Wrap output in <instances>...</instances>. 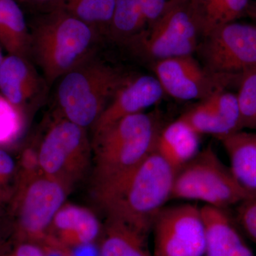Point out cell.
<instances>
[{
  "label": "cell",
  "instance_id": "cell-1",
  "mask_svg": "<svg viewBox=\"0 0 256 256\" xmlns=\"http://www.w3.org/2000/svg\"><path fill=\"white\" fill-rule=\"evenodd\" d=\"M162 128L158 114L142 112L94 134L90 194L99 210L156 150Z\"/></svg>",
  "mask_w": 256,
  "mask_h": 256
},
{
  "label": "cell",
  "instance_id": "cell-2",
  "mask_svg": "<svg viewBox=\"0 0 256 256\" xmlns=\"http://www.w3.org/2000/svg\"><path fill=\"white\" fill-rule=\"evenodd\" d=\"M30 32V58L48 86L96 53L102 40L95 30L63 10L40 14Z\"/></svg>",
  "mask_w": 256,
  "mask_h": 256
},
{
  "label": "cell",
  "instance_id": "cell-3",
  "mask_svg": "<svg viewBox=\"0 0 256 256\" xmlns=\"http://www.w3.org/2000/svg\"><path fill=\"white\" fill-rule=\"evenodd\" d=\"M175 174L176 170L154 150L100 210L106 218L150 235L158 215L172 200Z\"/></svg>",
  "mask_w": 256,
  "mask_h": 256
},
{
  "label": "cell",
  "instance_id": "cell-4",
  "mask_svg": "<svg viewBox=\"0 0 256 256\" xmlns=\"http://www.w3.org/2000/svg\"><path fill=\"white\" fill-rule=\"evenodd\" d=\"M130 74L95 54L58 80L56 100L62 118L94 127Z\"/></svg>",
  "mask_w": 256,
  "mask_h": 256
},
{
  "label": "cell",
  "instance_id": "cell-5",
  "mask_svg": "<svg viewBox=\"0 0 256 256\" xmlns=\"http://www.w3.org/2000/svg\"><path fill=\"white\" fill-rule=\"evenodd\" d=\"M250 198L212 146L176 172L172 200L201 202L228 210Z\"/></svg>",
  "mask_w": 256,
  "mask_h": 256
},
{
  "label": "cell",
  "instance_id": "cell-6",
  "mask_svg": "<svg viewBox=\"0 0 256 256\" xmlns=\"http://www.w3.org/2000/svg\"><path fill=\"white\" fill-rule=\"evenodd\" d=\"M69 193L63 184L44 174L16 185L9 208L14 242L41 245Z\"/></svg>",
  "mask_w": 256,
  "mask_h": 256
},
{
  "label": "cell",
  "instance_id": "cell-7",
  "mask_svg": "<svg viewBox=\"0 0 256 256\" xmlns=\"http://www.w3.org/2000/svg\"><path fill=\"white\" fill-rule=\"evenodd\" d=\"M201 38L188 0H169L160 18L127 45L136 54L153 63L194 55Z\"/></svg>",
  "mask_w": 256,
  "mask_h": 256
},
{
  "label": "cell",
  "instance_id": "cell-8",
  "mask_svg": "<svg viewBox=\"0 0 256 256\" xmlns=\"http://www.w3.org/2000/svg\"><path fill=\"white\" fill-rule=\"evenodd\" d=\"M38 154L42 173L72 192L92 168V143L87 129L62 118L45 134Z\"/></svg>",
  "mask_w": 256,
  "mask_h": 256
},
{
  "label": "cell",
  "instance_id": "cell-9",
  "mask_svg": "<svg viewBox=\"0 0 256 256\" xmlns=\"http://www.w3.org/2000/svg\"><path fill=\"white\" fill-rule=\"evenodd\" d=\"M205 68L220 75H242L256 68V24L234 22L216 28L198 44Z\"/></svg>",
  "mask_w": 256,
  "mask_h": 256
},
{
  "label": "cell",
  "instance_id": "cell-10",
  "mask_svg": "<svg viewBox=\"0 0 256 256\" xmlns=\"http://www.w3.org/2000/svg\"><path fill=\"white\" fill-rule=\"evenodd\" d=\"M152 256H204L206 228L202 207L166 206L152 226Z\"/></svg>",
  "mask_w": 256,
  "mask_h": 256
},
{
  "label": "cell",
  "instance_id": "cell-11",
  "mask_svg": "<svg viewBox=\"0 0 256 256\" xmlns=\"http://www.w3.org/2000/svg\"><path fill=\"white\" fill-rule=\"evenodd\" d=\"M153 70L165 94L181 100L201 101L232 85L238 86L242 76L212 73L194 55L158 60Z\"/></svg>",
  "mask_w": 256,
  "mask_h": 256
},
{
  "label": "cell",
  "instance_id": "cell-12",
  "mask_svg": "<svg viewBox=\"0 0 256 256\" xmlns=\"http://www.w3.org/2000/svg\"><path fill=\"white\" fill-rule=\"evenodd\" d=\"M198 134L223 138L242 130L236 94L222 89L182 114Z\"/></svg>",
  "mask_w": 256,
  "mask_h": 256
},
{
  "label": "cell",
  "instance_id": "cell-13",
  "mask_svg": "<svg viewBox=\"0 0 256 256\" xmlns=\"http://www.w3.org/2000/svg\"><path fill=\"white\" fill-rule=\"evenodd\" d=\"M164 94L154 76H130L92 128V133L100 132L127 116L144 112Z\"/></svg>",
  "mask_w": 256,
  "mask_h": 256
},
{
  "label": "cell",
  "instance_id": "cell-14",
  "mask_svg": "<svg viewBox=\"0 0 256 256\" xmlns=\"http://www.w3.org/2000/svg\"><path fill=\"white\" fill-rule=\"evenodd\" d=\"M48 84L30 60L8 55L0 66V94L26 112L30 106L40 104Z\"/></svg>",
  "mask_w": 256,
  "mask_h": 256
},
{
  "label": "cell",
  "instance_id": "cell-15",
  "mask_svg": "<svg viewBox=\"0 0 256 256\" xmlns=\"http://www.w3.org/2000/svg\"><path fill=\"white\" fill-rule=\"evenodd\" d=\"M102 225L92 210L66 202L52 220L47 238L65 248L94 244L98 242Z\"/></svg>",
  "mask_w": 256,
  "mask_h": 256
},
{
  "label": "cell",
  "instance_id": "cell-16",
  "mask_svg": "<svg viewBox=\"0 0 256 256\" xmlns=\"http://www.w3.org/2000/svg\"><path fill=\"white\" fill-rule=\"evenodd\" d=\"M206 228L204 256H256L228 210L202 206Z\"/></svg>",
  "mask_w": 256,
  "mask_h": 256
},
{
  "label": "cell",
  "instance_id": "cell-17",
  "mask_svg": "<svg viewBox=\"0 0 256 256\" xmlns=\"http://www.w3.org/2000/svg\"><path fill=\"white\" fill-rule=\"evenodd\" d=\"M201 134L180 116L162 128L156 150L176 172L201 150Z\"/></svg>",
  "mask_w": 256,
  "mask_h": 256
},
{
  "label": "cell",
  "instance_id": "cell-18",
  "mask_svg": "<svg viewBox=\"0 0 256 256\" xmlns=\"http://www.w3.org/2000/svg\"><path fill=\"white\" fill-rule=\"evenodd\" d=\"M220 141L236 180L250 197L256 196V131H238Z\"/></svg>",
  "mask_w": 256,
  "mask_h": 256
},
{
  "label": "cell",
  "instance_id": "cell-19",
  "mask_svg": "<svg viewBox=\"0 0 256 256\" xmlns=\"http://www.w3.org/2000/svg\"><path fill=\"white\" fill-rule=\"evenodd\" d=\"M149 236L124 222L106 218L98 242L100 256H152Z\"/></svg>",
  "mask_w": 256,
  "mask_h": 256
},
{
  "label": "cell",
  "instance_id": "cell-20",
  "mask_svg": "<svg viewBox=\"0 0 256 256\" xmlns=\"http://www.w3.org/2000/svg\"><path fill=\"white\" fill-rule=\"evenodd\" d=\"M250 3V0H200L190 4L204 38L216 28L248 16Z\"/></svg>",
  "mask_w": 256,
  "mask_h": 256
},
{
  "label": "cell",
  "instance_id": "cell-21",
  "mask_svg": "<svg viewBox=\"0 0 256 256\" xmlns=\"http://www.w3.org/2000/svg\"><path fill=\"white\" fill-rule=\"evenodd\" d=\"M0 44L8 55L30 60V32L15 0H0Z\"/></svg>",
  "mask_w": 256,
  "mask_h": 256
},
{
  "label": "cell",
  "instance_id": "cell-22",
  "mask_svg": "<svg viewBox=\"0 0 256 256\" xmlns=\"http://www.w3.org/2000/svg\"><path fill=\"white\" fill-rule=\"evenodd\" d=\"M116 4V0H60L56 9L88 25L102 40H108Z\"/></svg>",
  "mask_w": 256,
  "mask_h": 256
},
{
  "label": "cell",
  "instance_id": "cell-23",
  "mask_svg": "<svg viewBox=\"0 0 256 256\" xmlns=\"http://www.w3.org/2000/svg\"><path fill=\"white\" fill-rule=\"evenodd\" d=\"M144 28L142 0H116L108 40L126 45Z\"/></svg>",
  "mask_w": 256,
  "mask_h": 256
},
{
  "label": "cell",
  "instance_id": "cell-24",
  "mask_svg": "<svg viewBox=\"0 0 256 256\" xmlns=\"http://www.w3.org/2000/svg\"><path fill=\"white\" fill-rule=\"evenodd\" d=\"M26 112L0 94V148L15 144L26 127Z\"/></svg>",
  "mask_w": 256,
  "mask_h": 256
},
{
  "label": "cell",
  "instance_id": "cell-25",
  "mask_svg": "<svg viewBox=\"0 0 256 256\" xmlns=\"http://www.w3.org/2000/svg\"><path fill=\"white\" fill-rule=\"evenodd\" d=\"M236 95L242 130L256 131V68L242 74Z\"/></svg>",
  "mask_w": 256,
  "mask_h": 256
},
{
  "label": "cell",
  "instance_id": "cell-26",
  "mask_svg": "<svg viewBox=\"0 0 256 256\" xmlns=\"http://www.w3.org/2000/svg\"><path fill=\"white\" fill-rule=\"evenodd\" d=\"M18 176V163L4 149L0 148V188L9 202L14 194Z\"/></svg>",
  "mask_w": 256,
  "mask_h": 256
},
{
  "label": "cell",
  "instance_id": "cell-27",
  "mask_svg": "<svg viewBox=\"0 0 256 256\" xmlns=\"http://www.w3.org/2000/svg\"><path fill=\"white\" fill-rule=\"evenodd\" d=\"M236 216L239 228L256 245V196L247 198L237 205Z\"/></svg>",
  "mask_w": 256,
  "mask_h": 256
},
{
  "label": "cell",
  "instance_id": "cell-28",
  "mask_svg": "<svg viewBox=\"0 0 256 256\" xmlns=\"http://www.w3.org/2000/svg\"><path fill=\"white\" fill-rule=\"evenodd\" d=\"M40 174L43 173L40 168L38 148H26L24 150L18 163L16 186Z\"/></svg>",
  "mask_w": 256,
  "mask_h": 256
},
{
  "label": "cell",
  "instance_id": "cell-29",
  "mask_svg": "<svg viewBox=\"0 0 256 256\" xmlns=\"http://www.w3.org/2000/svg\"><path fill=\"white\" fill-rule=\"evenodd\" d=\"M14 244L12 220L9 208L5 204L0 203V256L4 255Z\"/></svg>",
  "mask_w": 256,
  "mask_h": 256
},
{
  "label": "cell",
  "instance_id": "cell-30",
  "mask_svg": "<svg viewBox=\"0 0 256 256\" xmlns=\"http://www.w3.org/2000/svg\"><path fill=\"white\" fill-rule=\"evenodd\" d=\"M169 0H142V12L146 28L156 22L164 12Z\"/></svg>",
  "mask_w": 256,
  "mask_h": 256
},
{
  "label": "cell",
  "instance_id": "cell-31",
  "mask_svg": "<svg viewBox=\"0 0 256 256\" xmlns=\"http://www.w3.org/2000/svg\"><path fill=\"white\" fill-rule=\"evenodd\" d=\"M2 256H44L40 245L32 242H14Z\"/></svg>",
  "mask_w": 256,
  "mask_h": 256
},
{
  "label": "cell",
  "instance_id": "cell-32",
  "mask_svg": "<svg viewBox=\"0 0 256 256\" xmlns=\"http://www.w3.org/2000/svg\"><path fill=\"white\" fill-rule=\"evenodd\" d=\"M66 249L68 256H100L98 242L66 248Z\"/></svg>",
  "mask_w": 256,
  "mask_h": 256
},
{
  "label": "cell",
  "instance_id": "cell-33",
  "mask_svg": "<svg viewBox=\"0 0 256 256\" xmlns=\"http://www.w3.org/2000/svg\"><path fill=\"white\" fill-rule=\"evenodd\" d=\"M18 2L43 13L56 9L60 0H18Z\"/></svg>",
  "mask_w": 256,
  "mask_h": 256
},
{
  "label": "cell",
  "instance_id": "cell-34",
  "mask_svg": "<svg viewBox=\"0 0 256 256\" xmlns=\"http://www.w3.org/2000/svg\"><path fill=\"white\" fill-rule=\"evenodd\" d=\"M248 16L252 18L256 22V0H250V8H249Z\"/></svg>",
  "mask_w": 256,
  "mask_h": 256
},
{
  "label": "cell",
  "instance_id": "cell-35",
  "mask_svg": "<svg viewBox=\"0 0 256 256\" xmlns=\"http://www.w3.org/2000/svg\"><path fill=\"white\" fill-rule=\"evenodd\" d=\"M6 202H9V200L0 188V203L5 204Z\"/></svg>",
  "mask_w": 256,
  "mask_h": 256
},
{
  "label": "cell",
  "instance_id": "cell-36",
  "mask_svg": "<svg viewBox=\"0 0 256 256\" xmlns=\"http://www.w3.org/2000/svg\"><path fill=\"white\" fill-rule=\"evenodd\" d=\"M4 56L2 54V47L0 44V66H1L2 64L3 60H4Z\"/></svg>",
  "mask_w": 256,
  "mask_h": 256
}]
</instances>
